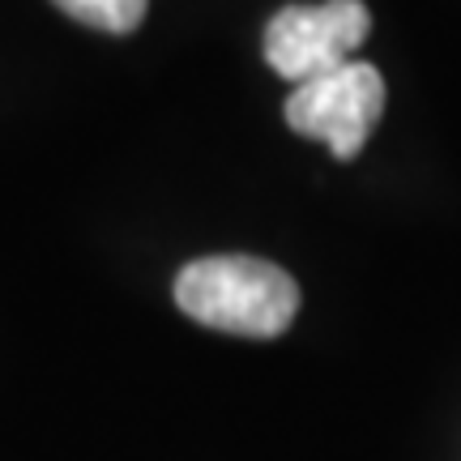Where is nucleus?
Returning <instances> with one entry per match:
<instances>
[{"instance_id": "obj_4", "label": "nucleus", "mask_w": 461, "mask_h": 461, "mask_svg": "<svg viewBox=\"0 0 461 461\" xmlns=\"http://www.w3.org/2000/svg\"><path fill=\"white\" fill-rule=\"evenodd\" d=\"M60 14H68L82 26H95L103 34H129L141 26L149 0H51Z\"/></svg>"}, {"instance_id": "obj_3", "label": "nucleus", "mask_w": 461, "mask_h": 461, "mask_svg": "<svg viewBox=\"0 0 461 461\" xmlns=\"http://www.w3.org/2000/svg\"><path fill=\"white\" fill-rule=\"evenodd\" d=\"M380 112H384V77L376 65L363 60H350L316 82L295 86V95L286 99V124L299 137L325 141L333 158H355L367 146Z\"/></svg>"}, {"instance_id": "obj_1", "label": "nucleus", "mask_w": 461, "mask_h": 461, "mask_svg": "<svg viewBox=\"0 0 461 461\" xmlns=\"http://www.w3.org/2000/svg\"><path fill=\"white\" fill-rule=\"evenodd\" d=\"M176 303L197 325L265 342L291 330L299 286L261 257H201L176 274Z\"/></svg>"}, {"instance_id": "obj_2", "label": "nucleus", "mask_w": 461, "mask_h": 461, "mask_svg": "<svg viewBox=\"0 0 461 461\" xmlns=\"http://www.w3.org/2000/svg\"><path fill=\"white\" fill-rule=\"evenodd\" d=\"M372 31V14L363 0H321V5H286L265 26V60L286 82H316L355 60Z\"/></svg>"}]
</instances>
